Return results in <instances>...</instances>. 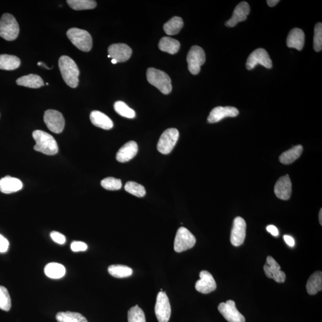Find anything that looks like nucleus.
Wrapping results in <instances>:
<instances>
[{
    "instance_id": "28",
    "label": "nucleus",
    "mask_w": 322,
    "mask_h": 322,
    "mask_svg": "<svg viewBox=\"0 0 322 322\" xmlns=\"http://www.w3.org/2000/svg\"><path fill=\"white\" fill-rule=\"evenodd\" d=\"M303 151V147L301 145H297V146L294 147L280 155L279 161L283 164L288 165L291 164L300 157Z\"/></svg>"
},
{
    "instance_id": "1",
    "label": "nucleus",
    "mask_w": 322,
    "mask_h": 322,
    "mask_svg": "<svg viewBox=\"0 0 322 322\" xmlns=\"http://www.w3.org/2000/svg\"><path fill=\"white\" fill-rule=\"evenodd\" d=\"M58 67L64 81L71 88H76L79 83V71L74 60L67 56H62L58 60Z\"/></svg>"
},
{
    "instance_id": "16",
    "label": "nucleus",
    "mask_w": 322,
    "mask_h": 322,
    "mask_svg": "<svg viewBox=\"0 0 322 322\" xmlns=\"http://www.w3.org/2000/svg\"><path fill=\"white\" fill-rule=\"evenodd\" d=\"M239 110L235 107L218 106L211 110L208 121L209 123H216L219 122L227 117H235L239 115Z\"/></svg>"
},
{
    "instance_id": "3",
    "label": "nucleus",
    "mask_w": 322,
    "mask_h": 322,
    "mask_svg": "<svg viewBox=\"0 0 322 322\" xmlns=\"http://www.w3.org/2000/svg\"><path fill=\"white\" fill-rule=\"evenodd\" d=\"M147 79L152 85L157 87L164 95H168L172 91L170 77L165 72L154 68L148 69Z\"/></svg>"
},
{
    "instance_id": "22",
    "label": "nucleus",
    "mask_w": 322,
    "mask_h": 322,
    "mask_svg": "<svg viewBox=\"0 0 322 322\" xmlns=\"http://www.w3.org/2000/svg\"><path fill=\"white\" fill-rule=\"evenodd\" d=\"M305 42V35L299 28H294L290 31L287 37L286 44L289 48H296L301 51L303 49Z\"/></svg>"
},
{
    "instance_id": "31",
    "label": "nucleus",
    "mask_w": 322,
    "mask_h": 322,
    "mask_svg": "<svg viewBox=\"0 0 322 322\" xmlns=\"http://www.w3.org/2000/svg\"><path fill=\"white\" fill-rule=\"evenodd\" d=\"M109 274L114 278H124L133 274V270L127 266L114 265L108 268Z\"/></svg>"
},
{
    "instance_id": "35",
    "label": "nucleus",
    "mask_w": 322,
    "mask_h": 322,
    "mask_svg": "<svg viewBox=\"0 0 322 322\" xmlns=\"http://www.w3.org/2000/svg\"><path fill=\"white\" fill-rule=\"evenodd\" d=\"M124 189L127 192L138 198H142L146 195V190L144 186L134 182H128L125 185Z\"/></svg>"
},
{
    "instance_id": "10",
    "label": "nucleus",
    "mask_w": 322,
    "mask_h": 322,
    "mask_svg": "<svg viewBox=\"0 0 322 322\" xmlns=\"http://www.w3.org/2000/svg\"><path fill=\"white\" fill-rule=\"evenodd\" d=\"M258 65H261L268 69L272 68L271 58L264 48H258L252 52L248 57L246 67L248 70H252Z\"/></svg>"
},
{
    "instance_id": "15",
    "label": "nucleus",
    "mask_w": 322,
    "mask_h": 322,
    "mask_svg": "<svg viewBox=\"0 0 322 322\" xmlns=\"http://www.w3.org/2000/svg\"><path fill=\"white\" fill-rule=\"evenodd\" d=\"M108 53L112 60H115L117 63H120L129 60L132 54V50L126 44H113L109 47Z\"/></svg>"
},
{
    "instance_id": "40",
    "label": "nucleus",
    "mask_w": 322,
    "mask_h": 322,
    "mask_svg": "<svg viewBox=\"0 0 322 322\" xmlns=\"http://www.w3.org/2000/svg\"><path fill=\"white\" fill-rule=\"evenodd\" d=\"M71 248L73 252L85 251L87 249L88 246L84 242L75 241L71 244Z\"/></svg>"
},
{
    "instance_id": "36",
    "label": "nucleus",
    "mask_w": 322,
    "mask_h": 322,
    "mask_svg": "<svg viewBox=\"0 0 322 322\" xmlns=\"http://www.w3.org/2000/svg\"><path fill=\"white\" fill-rule=\"evenodd\" d=\"M129 322H146V317L143 310L138 305L131 307L128 311Z\"/></svg>"
},
{
    "instance_id": "27",
    "label": "nucleus",
    "mask_w": 322,
    "mask_h": 322,
    "mask_svg": "<svg viewBox=\"0 0 322 322\" xmlns=\"http://www.w3.org/2000/svg\"><path fill=\"white\" fill-rule=\"evenodd\" d=\"M19 57L9 54H0V69L6 71L15 70L19 67Z\"/></svg>"
},
{
    "instance_id": "13",
    "label": "nucleus",
    "mask_w": 322,
    "mask_h": 322,
    "mask_svg": "<svg viewBox=\"0 0 322 322\" xmlns=\"http://www.w3.org/2000/svg\"><path fill=\"white\" fill-rule=\"evenodd\" d=\"M246 229L247 224L243 218H235L230 235L231 243L235 247H239L244 243L246 237Z\"/></svg>"
},
{
    "instance_id": "34",
    "label": "nucleus",
    "mask_w": 322,
    "mask_h": 322,
    "mask_svg": "<svg viewBox=\"0 0 322 322\" xmlns=\"http://www.w3.org/2000/svg\"><path fill=\"white\" fill-rule=\"evenodd\" d=\"M114 109L120 115L127 119H134L136 116V112L126 103L122 101H117L114 104Z\"/></svg>"
},
{
    "instance_id": "11",
    "label": "nucleus",
    "mask_w": 322,
    "mask_h": 322,
    "mask_svg": "<svg viewBox=\"0 0 322 322\" xmlns=\"http://www.w3.org/2000/svg\"><path fill=\"white\" fill-rule=\"evenodd\" d=\"M44 121L48 129L52 132L58 134L63 131L65 122L63 115L56 110L49 109L45 112Z\"/></svg>"
},
{
    "instance_id": "45",
    "label": "nucleus",
    "mask_w": 322,
    "mask_h": 322,
    "mask_svg": "<svg viewBox=\"0 0 322 322\" xmlns=\"http://www.w3.org/2000/svg\"><path fill=\"white\" fill-rule=\"evenodd\" d=\"M279 2V0H268L267 1V3L270 7H274Z\"/></svg>"
},
{
    "instance_id": "21",
    "label": "nucleus",
    "mask_w": 322,
    "mask_h": 322,
    "mask_svg": "<svg viewBox=\"0 0 322 322\" xmlns=\"http://www.w3.org/2000/svg\"><path fill=\"white\" fill-rule=\"evenodd\" d=\"M22 188V182L18 179L6 176L0 179V191L3 193H15L21 190Z\"/></svg>"
},
{
    "instance_id": "33",
    "label": "nucleus",
    "mask_w": 322,
    "mask_h": 322,
    "mask_svg": "<svg viewBox=\"0 0 322 322\" xmlns=\"http://www.w3.org/2000/svg\"><path fill=\"white\" fill-rule=\"evenodd\" d=\"M67 3L75 10L93 9L97 6L96 2L93 0H68Z\"/></svg>"
},
{
    "instance_id": "9",
    "label": "nucleus",
    "mask_w": 322,
    "mask_h": 322,
    "mask_svg": "<svg viewBox=\"0 0 322 322\" xmlns=\"http://www.w3.org/2000/svg\"><path fill=\"white\" fill-rule=\"evenodd\" d=\"M155 311L159 322H168L170 318L171 305L165 292L160 291L158 294Z\"/></svg>"
},
{
    "instance_id": "8",
    "label": "nucleus",
    "mask_w": 322,
    "mask_h": 322,
    "mask_svg": "<svg viewBox=\"0 0 322 322\" xmlns=\"http://www.w3.org/2000/svg\"><path fill=\"white\" fill-rule=\"evenodd\" d=\"M179 137L178 130L174 128L166 130L159 138L157 144L158 151L164 155L170 153L175 146Z\"/></svg>"
},
{
    "instance_id": "38",
    "label": "nucleus",
    "mask_w": 322,
    "mask_h": 322,
    "mask_svg": "<svg viewBox=\"0 0 322 322\" xmlns=\"http://www.w3.org/2000/svg\"><path fill=\"white\" fill-rule=\"evenodd\" d=\"M313 47L317 52L322 49V23L320 22L317 23L314 27Z\"/></svg>"
},
{
    "instance_id": "25",
    "label": "nucleus",
    "mask_w": 322,
    "mask_h": 322,
    "mask_svg": "<svg viewBox=\"0 0 322 322\" xmlns=\"http://www.w3.org/2000/svg\"><path fill=\"white\" fill-rule=\"evenodd\" d=\"M306 289L310 295H315L322 289V273L317 271L311 275L308 280Z\"/></svg>"
},
{
    "instance_id": "29",
    "label": "nucleus",
    "mask_w": 322,
    "mask_h": 322,
    "mask_svg": "<svg viewBox=\"0 0 322 322\" xmlns=\"http://www.w3.org/2000/svg\"><path fill=\"white\" fill-rule=\"evenodd\" d=\"M45 274L51 279H60L65 275V267L57 262H50L45 267Z\"/></svg>"
},
{
    "instance_id": "19",
    "label": "nucleus",
    "mask_w": 322,
    "mask_h": 322,
    "mask_svg": "<svg viewBox=\"0 0 322 322\" xmlns=\"http://www.w3.org/2000/svg\"><path fill=\"white\" fill-rule=\"evenodd\" d=\"M249 12H250V7H249L248 3L245 2H241L235 8L233 15L226 22V26L234 27L239 22L245 21L247 19Z\"/></svg>"
},
{
    "instance_id": "42",
    "label": "nucleus",
    "mask_w": 322,
    "mask_h": 322,
    "mask_svg": "<svg viewBox=\"0 0 322 322\" xmlns=\"http://www.w3.org/2000/svg\"><path fill=\"white\" fill-rule=\"evenodd\" d=\"M9 242L8 240L0 235V252H5L8 250Z\"/></svg>"
},
{
    "instance_id": "32",
    "label": "nucleus",
    "mask_w": 322,
    "mask_h": 322,
    "mask_svg": "<svg viewBox=\"0 0 322 322\" xmlns=\"http://www.w3.org/2000/svg\"><path fill=\"white\" fill-rule=\"evenodd\" d=\"M56 318L58 322H88L81 314L71 311L58 312Z\"/></svg>"
},
{
    "instance_id": "24",
    "label": "nucleus",
    "mask_w": 322,
    "mask_h": 322,
    "mask_svg": "<svg viewBox=\"0 0 322 322\" xmlns=\"http://www.w3.org/2000/svg\"><path fill=\"white\" fill-rule=\"evenodd\" d=\"M17 85L31 89H38L44 85L43 79L39 75L29 74L17 79Z\"/></svg>"
},
{
    "instance_id": "47",
    "label": "nucleus",
    "mask_w": 322,
    "mask_h": 322,
    "mask_svg": "<svg viewBox=\"0 0 322 322\" xmlns=\"http://www.w3.org/2000/svg\"><path fill=\"white\" fill-rule=\"evenodd\" d=\"M111 62H112V63L113 64H117V62H116V60H112Z\"/></svg>"
},
{
    "instance_id": "6",
    "label": "nucleus",
    "mask_w": 322,
    "mask_h": 322,
    "mask_svg": "<svg viewBox=\"0 0 322 322\" xmlns=\"http://www.w3.org/2000/svg\"><path fill=\"white\" fill-rule=\"evenodd\" d=\"M196 238L188 228L180 227L175 235L174 249L177 252H182L191 249L196 244Z\"/></svg>"
},
{
    "instance_id": "7",
    "label": "nucleus",
    "mask_w": 322,
    "mask_h": 322,
    "mask_svg": "<svg viewBox=\"0 0 322 322\" xmlns=\"http://www.w3.org/2000/svg\"><path fill=\"white\" fill-rule=\"evenodd\" d=\"M206 60V53L203 48L198 46H192L187 56V62L190 73L193 75L198 74L200 71V67L205 63Z\"/></svg>"
},
{
    "instance_id": "5",
    "label": "nucleus",
    "mask_w": 322,
    "mask_h": 322,
    "mask_svg": "<svg viewBox=\"0 0 322 322\" xmlns=\"http://www.w3.org/2000/svg\"><path fill=\"white\" fill-rule=\"evenodd\" d=\"M19 26L11 14L5 13L0 19V37L7 41H14L18 37Z\"/></svg>"
},
{
    "instance_id": "30",
    "label": "nucleus",
    "mask_w": 322,
    "mask_h": 322,
    "mask_svg": "<svg viewBox=\"0 0 322 322\" xmlns=\"http://www.w3.org/2000/svg\"><path fill=\"white\" fill-rule=\"evenodd\" d=\"M183 25L184 23L181 17L174 16L164 24V30L168 36H174L181 31Z\"/></svg>"
},
{
    "instance_id": "17",
    "label": "nucleus",
    "mask_w": 322,
    "mask_h": 322,
    "mask_svg": "<svg viewBox=\"0 0 322 322\" xmlns=\"http://www.w3.org/2000/svg\"><path fill=\"white\" fill-rule=\"evenodd\" d=\"M200 279L195 284V288L198 292L207 294L214 291L217 288V284L212 275L209 272H200Z\"/></svg>"
},
{
    "instance_id": "46",
    "label": "nucleus",
    "mask_w": 322,
    "mask_h": 322,
    "mask_svg": "<svg viewBox=\"0 0 322 322\" xmlns=\"http://www.w3.org/2000/svg\"><path fill=\"white\" fill-rule=\"evenodd\" d=\"M318 219H319V222L321 226L322 225V209H320L319 214H318Z\"/></svg>"
},
{
    "instance_id": "39",
    "label": "nucleus",
    "mask_w": 322,
    "mask_h": 322,
    "mask_svg": "<svg viewBox=\"0 0 322 322\" xmlns=\"http://www.w3.org/2000/svg\"><path fill=\"white\" fill-rule=\"evenodd\" d=\"M101 185L104 189L108 190H117L122 188V182L120 179L107 178L102 180Z\"/></svg>"
},
{
    "instance_id": "2",
    "label": "nucleus",
    "mask_w": 322,
    "mask_h": 322,
    "mask_svg": "<svg viewBox=\"0 0 322 322\" xmlns=\"http://www.w3.org/2000/svg\"><path fill=\"white\" fill-rule=\"evenodd\" d=\"M36 144L34 150L47 155H56L58 152V145L56 140L50 134L41 130L34 131L33 133Z\"/></svg>"
},
{
    "instance_id": "18",
    "label": "nucleus",
    "mask_w": 322,
    "mask_h": 322,
    "mask_svg": "<svg viewBox=\"0 0 322 322\" xmlns=\"http://www.w3.org/2000/svg\"><path fill=\"white\" fill-rule=\"evenodd\" d=\"M275 195L282 200H288L292 194V183L289 175L279 178L276 183L274 189Z\"/></svg>"
},
{
    "instance_id": "43",
    "label": "nucleus",
    "mask_w": 322,
    "mask_h": 322,
    "mask_svg": "<svg viewBox=\"0 0 322 322\" xmlns=\"http://www.w3.org/2000/svg\"><path fill=\"white\" fill-rule=\"evenodd\" d=\"M267 230H268L270 233H271L273 236L278 237L279 235V231L278 228L273 225H269L266 228Z\"/></svg>"
},
{
    "instance_id": "37",
    "label": "nucleus",
    "mask_w": 322,
    "mask_h": 322,
    "mask_svg": "<svg viewBox=\"0 0 322 322\" xmlns=\"http://www.w3.org/2000/svg\"><path fill=\"white\" fill-rule=\"evenodd\" d=\"M11 306V299L8 290L5 286H0V309L8 311Z\"/></svg>"
},
{
    "instance_id": "26",
    "label": "nucleus",
    "mask_w": 322,
    "mask_h": 322,
    "mask_svg": "<svg viewBox=\"0 0 322 322\" xmlns=\"http://www.w3.org/2000/svg\"><path fill=\"white\" fill-rule=\"evenodd\" d=\"M159 49L171 54H174L179 51L181 44L179 41L172 38L165 37L162 38L158 44Z\"/></svg>"
},
{
    "instance_id": "41",
    "label": "nucleus",
    "mask_w": 322,
    "mask_h": 322,
    "mask_svg": "<svg viewBox=\"0 0 322 322\" xmlns=\"http://www.w3.org/2000/svg\"><path fill=\"white\" fill-rule=\"evenodd\" d=\"M50 237L55 242L58 244H64L66 242V238L64 235L61 234L60 232L52 231L50 233Z\"/></svg>"
},
{
    "instance_id": "12",
    "label": "nucleus",
    "mask_w": 322,
    "mask_h": 322,
    "mask_svg": "<svg viewBox=\"0 0 322 322\" xmlns=\"http://www.w3.org/2000/svg\"><path fill=\"white\" fill-rule=\"evenodd\" d=\"M218 310L228 322H245V317L237 309L234 301L220 303Z\"/></svg>"
},
{
    "instance_id": "44",
    "label": "nucleus",
    "mask_w": 322,
    "mask_h": 322,
    "mask_svg": "<svg viewBox=\"0 0 322 322\" xmlns=\"http://www.w3.org/2000/svg\"><path fill=\"white\" fill-rule=\"evenodd\" d=\"M283 238L286 243L288 244L289 247H294V245H295V241H294L292 237L288 236V235H284Z\"/></svg>"
},
{
    "instance_id": "4",
    "label": "nucleus",
    "mask_w": 322,
    "mask_h": 322,
    "mask_svg": "<svg viewBox=\"0 0 322 322\" xmlns=\"http://www.w3.org/2000/svg\"><path fill=\"white\" fill-rule=\"evenodd\" d=\"M67 34L69 40L79 50L85 52L92 50V38L87 31L77 27H72L67 31Z\"/></svg>"
},
{
    "instance_id": "14",
    "label": "nucleus",
    "mask_w": 322,
    "mask_h": 322,
    "mask_svg": "<svg viewBox=\"0 0 322 322\" xmlns=\"http://www.w3.org/2000/svg\"><path fill=\"white\" fill-rule=\"evenodd\" d=\"M264 271L267 277L273 279L278 283L285 281V273L280 270V266L271 256H268L264 266Z\"/></svg>"
},
{
    "instance_id": "23",
    "label": "nucleus",
    "mask_w": 322,
    "mask_h": 322,
    "mask_svg": "<svg viewBox=\"0 0 322 322\" xmlns=\"http://www.w3.org/2000/svg\"><path fill=\"white\" fill-rule=\"evenodd\" d=\"M90 119L94 126L101 128L103 130H108L113 128V123L111 119L105 113L98 111V110H94V111L92 112L91 115H90Z\"/></svg>"
},
{
    "instance_id": "20",
    "label": "nucleus",
    "mask_w": 322,
    "mask_h": 322,
    "mask_svg": "<svg viewBox=\"0 0 322 322\" xmlns=\"http://www.w3.org/2000/svg\"><path fill=\"white\" fill-rule=\"evenodd\" d=\"M138 152V145L136 141H130L125 144L118 151L116 158L120 162H127L132 159Z\"/></svg>"
}]
</instances>
